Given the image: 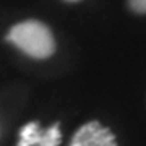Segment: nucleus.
<instances>
[{
    "instance_id": "nucleus-2",
    "label": "nucleus",
    "mask_w": 146,
    "mask_h": 146,
    "mask_svg": "<svg viewBox=\"0 0 146 146\" xmlns=\"http://www.w3.org/2000/svg\"><path fill=\"white\" fill-rule=\"evenodd\" d=\"M70 146H117V141L107 127L93 120L75 131Z\"/></svg>"
},
{
    "instance_id": "nucleus-5",
    "label": "nucleus",
    "mask_w": 146,
    "mask_h": 146,
    "mask_svg": "<svg viewBox=\"0 0 146 146\" xmlns=\"http://www.w3.org/2000/svg\"><path fill=\"white\" fill-rule=\"evenodd\" d=\"M67 2H78V0H67Z\"/></svg>"
},
{
    "instance_id": "nucleus-1",
    "label": "nucleus",
    "mask_w": 146,
    "mask_h": 146,
    "mask_svg": "<svg viewBox=\"0 0 146 146\" xmlns=\"http://www.w3.org/2000/svg\"><path fill=\"white\" fill-rule=\"evenodd\" d=\"M7 39L33 58H47L55 52V39L50 29L36 20L21 21L11 28Z\"/></svg>"
},
{
    "instance_id": "nucleus-3",
    "label": "nucleus",
    "mask_w": 146,
    "mask_h": 146,
    "mask_svg": "<svg viewBox=\"0 0 146 146\" xmlns=\"http://www.w3.org/2000/svg\"><path fill=\"white\" fill-rule=\"evenodd\" d=\"M62 141L60 125L54 123L50 128L42 130L37 122H29L21 128L18 146H58Z\"/></svg>"
},
{
    "instance_id": "nucleus-4",
    "label": "nucleus",
    "mask_w": 146,
    "mask_h": 146,
    "mask_svg": "<svg viewBox=\"0 0 146 146\" xmlns=\"http://www.w3.org/2000/svg\"><path fill=\"white\" fill-rule=\"evenodd\" d=\"M128 5L135 13H146V0H128Z\"/></svg>"
}]
</instances>
